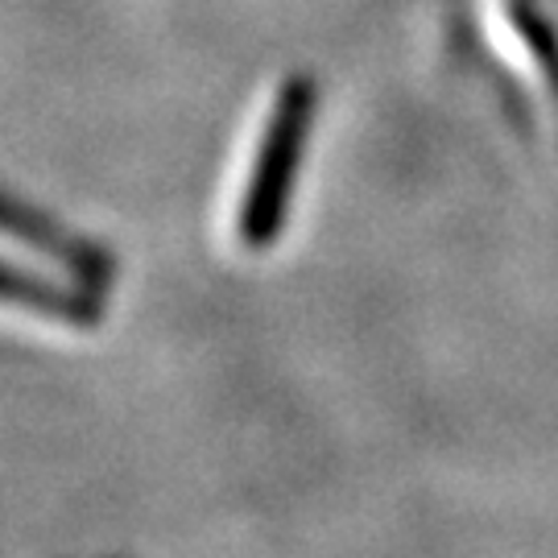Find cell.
<instances>
[{
    "label": "cell",
    "instance_id": "6da1fadb",
    "mask_svg": "<svg viewBox=\"0 0 558 558\" xmlns=\"http://www.w3.org/2000/svg\"><path fill=\"white\" fill-rule=\"evenodd\" d=\"M315 120V83L290 80L274 100V112L265 120V133L257 145V161L244 186V207H240V240L248 248H269L281 232L299 158L311 137Z\"/></svg>",
    "mask_w": 558,
    "mask_h": 558
},
{
    "label": "cell",
    "instance_id": "7a4b0ae2",
    "mask_svg": "<svg viewBox=\"0 0 558 558\" xmlns=\"http://www.w3.org/2000/svg\"><path fill=\"white\" fill-rule=\"evenodd\" d=\"M0 232L21 240V244H29V248H41L46 257H54L59 265H66L87 290L108 286L112 265H108V257H104L96 244L71 236V232L59 228L50 216H41L38 207L13 199V195H4V191H0Z\"/></svg>",
    "mask_w": 558,
    "mask_h": 558
},
{
    "label": "cell",
    "instance_id": "3957f363",
    "mask_svg": "<svg viewBox=\"0 0 558 558\" xmlns=\"http://www.w3.org/2000/svg\"><path fill=\"white\" fill-rule=\"evenodd\" d=\"M0 302H13V306H25V311H41V315H59V319L75 323H92L100 315L96 302H87L75 290H62L54 281L21 274V269H9V265H0Z\"/></svg>",
    "mask_w": 558,
    "mask_h": 558
}]
</instances>
